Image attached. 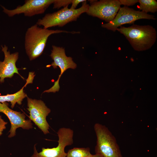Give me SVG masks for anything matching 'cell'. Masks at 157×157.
I'll return each mask as SVG.
<instances>
[{"instance_id":"1","label":"cell","mask_w":157,"mask_h":157,"mask_svg":"<svg viewBox=\"0 0 157 157\" xmlns=\"http://www.w3.org/2000/svg\"><path fill=\"white\" fill-rule=\"evenodd\" d=\"M63 32L72 34L80 33L79 31L49 30L40 27L36 24L28 28L25 34L24 47L29 60H34L42 54L48 38L51 35Z\"/></svg>"},{"instance_id":"2","label":"cell","mask_w":157,"mask_h":157,"mask_svg":"<svg viewBox=\"0 0 157 157\" xmlns=\"http://www.w3.org/2000/svg\"><path fill=\"white\" fill-rule=\"evenodd\" d=\"M117 30L123 34L135 50H147L154 45L157 38L156 29L149 25L133 24L126 27L121 26Z\"/></svg>"},{"instance_id":"3","label":"cell","mask_w":157,"mask_h":157,"mask_svg":"<svg viewBox=\"0 0 157 157\" xmlns=\"http://www.w3.org/2000/svg\"><path fill=\"white\" fill-rule=\"evenodd\" d=\"M86 1L82 2L81 7L78 9H71L67 6L56 12L47 14L38 19L36 24L48 29L55 26L63 27L69 22L76 21L82 14L88 11L89 5Z\"/></svg>"},{"instance_id":"4","label":"cell","mask_w":157,"mask_h":157,"mask_svg":"<svg viewBox=\"0 0 157 157\" xmlns=\"http://www.w3.org/2000/svg\"><path fill=\"white\" fill-rule=\"evenodd\" d=\"M97 137L95 154L103 157H123L116 139L108 129L99 123L94 126Z\"/></svg>"},{"instance_id":"5","label":"cell","mask_w":157,"mask_h":157,"mask_svg":"<svg viewBox=\"0 0 157 157\" xmlns=\"http://www.w3.org/2000/svg\"><path fill=\"white\" fill-rule=\"evenodd\" d=\"M58 138V144L52 148H42L38 152L35 144L33 147V153L30 157H66L65 147L73 143L74 131L69 128L61 127L57 132Z\"/></svg>"},{"instance_id":"6","label":"cell","mask_w":157,"mask_h":157,"mask_svg":"<svg viewBox=\"0 0 157 157\" xmlns=\"http://www.w3.org/2000/svg\"><path fill=\"white\" fill-rule=\"evenodd\" d=\"M141 19L155 20V16L140 10H136L128 7L120 8L114 19L108 23L101 24L102 27L115 32L122 25L133 24Z\"/></svg>"},{"instance_id":"7","label":"cell","mask_w":157,"mask_h":157,"mask_svg":"<svg viewBox=\"0 0 157 157\" xmlns=\"http://www.w3.org/2000/svg\"><path fill=\"white\" fill-rule=\"evenodd\" d=\"M90 5L86 13L108 23L115 18L120 8L119 0H89Z\"/></svg>"},{"instance_id":"8","label":"cell","mask_w":157,"mask_h":157,"mask_svg":"<svg viewBox=\"0 0 157 157\" xmlns=\"http://www.w3.org/2000/svg\"><path fill=\"white\" fill-rule=\"evenodd\" d=\"M27 97V109L29 112V119L33 121L44 134L49 133V125L46 117L50 113L51 110L42 100Z\"/></svg>"},{"instance_id":"9","label":"cell","mask_w":157,"mask_h":157,"mask_svg":"<svg viewBox=\"0 0 157 157\" xmlns=\"http://www.w3.org/2000/svg\"><path fill=\"white\" fill-rule=\"evenodd\" d=\"M52 49L50 56L53 61L51 65H48L47 67L52 66L54 69L58 67L60 69V74L57 80L54 83V85L48 90L44 91V92H58L60 89L59 81L61 75L66 70L69 68L75 69L77 65L72 60V58L67 56L65 54V49L63 47L52 46Z\"/></svg>"},{"instance_id":"10","label":"cell","mask_w":157,"mask_h":157,"mask_svg":"<svg viewBox=\"0 0 157 157\" xmlns=\"http://www.w3.org/2000/svg\"><path fill=\"white\" fill-rule=\"evenodd\" d=\"M55 0H26L22 5L18 6L13 10H9L1 5L3 12L9 17L24 14L25 16L31 17L43 13Z\"/></svg>"},{"instance_id":"11","label":"cell","mask_w":157,"mask_h":157,"mask_svg":"<svg viewBox=\"0 0 157 157\" xmlns=\"http://www.w3.org/2000/svg\"><path fill=\"white\" fill-rule=\"evenodd\" d=\"M8 105L7 102L0 103V113H3L7 117L11 124L8 138L15 136L16 129L19 128L26 130L33 128L31 121L26 119V116L24 113L13 110L8 107Z\"/></svg>"},{"instance_id":"12","label":"cell","mask_w":157,"mask_h":157,"mask_svg":"<svg viewBox=\"0 0 157 157\" xmlns=\"http://www.w3.org/2000/svg\"><path fill=\"white\" fill-rule=\"evenodd\" d=\"M2 51L4 55V59L3 61H0V82H4L6 78H11L15 73L20 75L16 63L19 57V53L16 52L10 53L8 51V47L6 45L1 46Z\"/></svg>"},{"instance_id":"13","label":"cell","mask_w":157,"mask_h":157,"mask_svg":"<svg viewBox=\"0 0 157 157\" xmlns=\"http://www.w3.org/2000/svg\"><path fill=\"white\" fill-rule=\"evenodd\" d=\"M34 76V73L29 72L26 83L24 87L14 94H7L6 95H0V103L10 102L11 104V107L12 108L14 107L16 103L21 105L23 99L27 97V95L24 92L23 89L28 84L32 83Z\"/></svg>"},{"instance_id":"14","label":"cell","mask_w":157,"mask_h":157,"mask_svg":"<svg viewBox=\"0 0 157 157\" xmlns=\"http://www.w3.org/2000/svg\"><path fill=\"white\" fill-rule=\"evenodd\" d=\"M139 9L146 13H154L157 11V2L155 0H139Z\"/></svg>"},{"instance_id":"15","label":"cell","mask_w":157,"mask_h":157,"mask_svg":"<svg viewBox=\"0 0 157 157\" xmlns=\"http://www.w3.org/2000/svg\"><path fill=\"white\" fill-rule=\"evenodd\" d=\"M92 155L89 147H74L68 151L66 157H90Z\"/></svg>"},{"instance_id":"16","label":"cell","mask_w":157,"mask_h":157,"mask_svg":"<svg viewBox=\"0 0 157 157\" xmlns=\"http://www.w3.org/2000/svg\"><path fill=\"white\" fill-rule=\"evenodd\" d=\"M72 0H55L53 8L58 9L62 6L64 7L72 3Z\"/></svg>"},{"instance_id":"17","label":"cell","mask_w":157,"mask_h":157,"mask_svg":"<svg viewBox=\"0 0 157 157\" xmlns=\"http://www.w3.org/2000/svg\"><path fill=\"white\" fill-rule=\"evenodd\" d=\"M120 4L125 6H133L138 2V0H119Z\"/></svg>"},{"instance_id":"18","label":"cell","mask_w":157,"mask_h":157,"mask_svg":"<svg viewBox=\"0 0 157 157\" xmlns=\"http://www.w3.org/2000/svg\"><path fill=\"white\" fill-rule=\"evenodd\" d=\"M7 124V122L4 121L0 115V136L2 135L3 131L6 129Z\"/></svg>"},{"instance_id":"19","label":"cell","mask_w":157,"mask_h":157,"mask_svg":"<svg viewBox=\"0 0 157 157\" xmlns=\"http://www.w3.org/2000/svg\"><path fill=\"white\" fill-rule=\"evenodd\" d=\"M85 0H72V6L70 8L72 10L76 9V8L79 3L82 2Z\"/></svg>"},{"instance_id":"20","label":"cell","mask_w":157,"mask_h":157,"mask_svg":"<svg viewBox=\"0 0 157 157\" xmlns=\"http://www.w3.org/2000/svg\"><path fill=\"white\" fill-rule=\"evenodd\" d=\"M90 157H103L101 156V155L99 154H95L94 155H92V156Z\"/></svg>"}]
</instances>
